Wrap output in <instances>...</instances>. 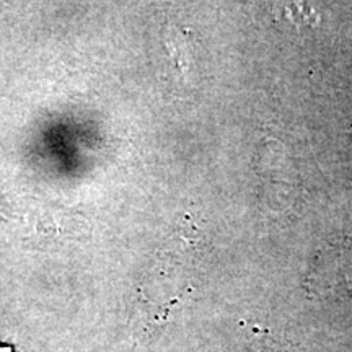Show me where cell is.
<instances>
[{"instance_id": "7a4b0ae2", "label": "cell", "mask_w": 352, "mask_h": 352, "mask_svg": "<svg viewBox=\"0 0 352 352\" xmlns=\"http://www.w3.org/2000/svg\"><path fill=\"white\" fill-rule=\"evenodd\" d=\"M0 352H12V347H3V346H0Z\"/></svg>"}, {"instance_id": "6da1fadb", "label": "cell", "mask_w": 352, "mask_h": 352, "mask_svg": "<svg viewBox=\"0 0 352 352\" xmlns=\"http://www.w3.org/2000/svg\"><path fill=\"white\" fill-rule=\"evenodd\" d=\"M276 12L280 13V19L289 20L294 25H314L316 23V12L303 2H290L283 6H272Z\"/></svg>"}]
</instances>
